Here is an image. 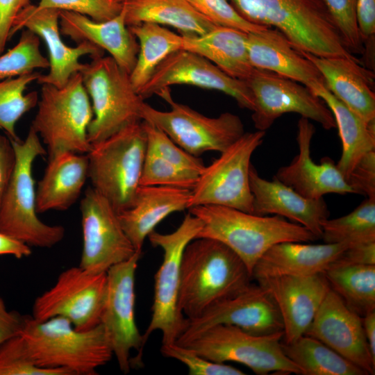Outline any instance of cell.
Returning a JSON list of instances; mask_svg holds the SVG:
<instances>
[{
	"mask_svg": "<svg viewBox=\"0 0 375 375\" xmlns=\"http://www.w3.org/2000/svg\"><path fill=\"white\" fill-rule=\"evenodd\" d=\"M251 278L246 265L229 247L215 240L195 238L185 248L181 261L179 310L187 319L198 317L245 288Z\"/></svg>",
	"mask_w": 375,
	"mask_h": 375,
	"instance_id": "1",
	"label": "cell"
},
{
	"mask_svg": "<svg viewBox=\"0 0 375 375\" xmlns=\"http://www.w3.org/2000/svg\"><path fill=\"white\" fill-rule=\"evenodd\" d=\"M247 21L276 28L299 52L358 60L347 48L323 0H229Z\"/></svg>",
	"mask_w": 375,
	"mask_h": 375,
	"instance_id": "2",
	"label": "cell"
},
{
	"mask_svg": "<svg viewBox=\"0 0 375 375\" xmlns=\"http://www.w3.org/2000/svg\"><path fill=\"white\" fill-rule=\"evenodd\" d=\"M20 335L35 365L70 375L97 374L113 356L101 324L82 331L63 317L40 321L26 316Z\"/></svg>",
	"mask_w": 375,
	"mask_h": 375,
	"instance_id": "3",
	"label": "cell"
},
{
	"mask_svg": "<svg viewBox=\"0 0 375 375\" xmlns=\"http://www.w3.org/2000/svg\"><path fill=\"white\" fill-rule=\"evenodd\" d=\"M188 210L202 222L196 238L223 243L241 258L251 274L257 261L274 244L317 240L303 226L278 215H258L216 205L197 206Z\"/></svg>",
	"mask_w": 375,
	"mask_h": 375,
	"instance_id": "4",
	"label": "cell"
},
{
	"mask_svg": "<svg viewBox=\"0 0 375 375\" xmlns=\"http://www.w3.org/2000/svg\"><path fill=\"white\" fill-rule=\"evenodd\" d=\"M10 141L16 163L0 206V232L31 247L51 248L64 238L65 229L38 217L33 165L38 157L47 156L46 149L31 126L24 140Z\"/></svg>",
	"mask_w": 375,
	"mask_h": 375,
	"instance_id": "5",
	"label": "cell"
},
{
	"mask_svg": "<svg viewBox=\"0 0 375 375\" xmlns=\"http://www.w3.org/2000/svg\"><path fill=\"white\" fill-rule=\"evenodd\" d=\"M31 127L46 146L48 158L62 152L88 153V128L94 113L80 72L62 87L42 84Z\"/></svg>",
	"mask_w": 375,
	"mask_h": 375,
	"instance_id": "6",
	"label": "cell"
},
{
	"mask_svg": "<svg viewBox=\"0 0 375 375\" xmlns=\"http://www.w3.org/2000/svg\"><path fill=\"white\" fill-rule=\"evenodd\" d=\"M146 153L147 136L141 121L92 144L87 153L92 187L117 213L135 201Z\"/></svg>",
	"mask_w": 375,
	"mask_h": 375,
	"instance_id": "7",
	"label": "cell"
},
{
	"mask_svg": "<svg viewBox=\"0 0 375 375\" xmlns=\"http://www.w3.org/2000/svg\"><path fill=\"white\" fill-rule=\"evenodd\" d=\"M80 73L94 113L88 128L92 144L142 121L144 99L111 56L92 58Z\"/></svg>",
	"mask_w": 375,
	"mask_h": 375,
	"instance_id": "8",
	"label": "cell"
},
{
	"mask_svg": "<svg viewBox=\"0 0 375 375\" xmlns=\"http://www.w3.org/2000/svg\"><path fill=\"white\" fill-rule=\"evenodd\" d=\"M201 227V221L189 212L174 231L164 234L153 231L147 237L153 247L162 249L163 259L154 276L152 315L142 335L144 343L156 331L162 333V344L175 343L185 327L187 318L178 305L181 261L185 248Z\"/></svg>",
	"mask_w": 375,
	"mask_h": 375,
	"instance_id": "9",
	"label": "cell"
},
{
	"mask_svg": "<svg viewBox=\"0 0 375 375\" xmlns=\"http://www.w3.org/2000/svg\"><path fill=\"white\" fill-rule=\"evenodd\" d=\"M158 96L170 106V110H158L144 102L142 121L149 122L166 133L176 144L189 153L199 157L206 151H225L244 133L240 117L224 112L216 117H207L190 106L176 102L169 88Z\"/></svg>",
	"mask_w": 375,
	"mask_h": 375,
	"instance_id": "10",
	"label": "cell"
},
{
	"mask_svg": "<svg viewBox=\"0 0 375 375\" xmlns=\"http://www.w3.org/2000/svg\"><path fill=\"white\" fill-rule=\"evenodd\" d=\"M283 332L253 335L235 326L217 324L181 345L213 362L241 363L258 375L270 372L301 375L283 351Z\"/></svg>",
	"mask_w": 375,
	"mask_h": 375,
	"instance_id": "11",
	"label": "cell"
},
{
	"mask_svg": "<svg viewBox=\"0 0 375 375\" xmlns=\"http://www.w3.org/2000/svg\"><path fill=\"white\" fill-rule=\"evenodd\" d=\"M265 131L245 132L238 140L206 166L192 189L189 208L216 205L253 213L249 185L251 158ZM188 208V209H189Z\"/></svg>",
	"mask_w": 375,
	"mask_h": 375,
	"instance_id": "12",
	"label": "cell"
},
{
	"mask_svg": "<svg viewBox=\"0 0 375 375\" xmlns=\"http://www.w3.org/2000/svg\"><path fill=\"white\" fill-rule=\"evenodd\" d=\"M107 292V274H92L79 265L62 272L55 283L38 296L32 317L37 320L63 317L78 330L100 324Z\"/></svg>",
	"mask_w": 375,
	"mask_h": 375,
	"instance_id": "13",
	"label": "cell"
},
{
	"mask_svg": "<svg viewBox=\"0 0 375 375\" xmlns=\"http://www.w3.org/2000/svg\"><path fill=\"white\" fill-rule=\"evenodd\" d=\"M245 81L254 99L251 119L256 130L265 131L276 119L288 112L317 122L326 130L336 128L334 117L325 102L305 85L256 68Z\"/></svg>",
	"mask_w": 375,
	"mask_h": 375,
	"instance_id": "14",
	"label": "cell"
},
{
	"mask_svg": "<svg viewBox=\"0 0 375 375\" xmlns=\"http://www.w3.org/2000/svg\"><path fill=\"white\" fill-rule=\"evenodd\" d=\"M141 253L136 252L106 272L107 292L100 324L124 374L131 367V351H138L140 358L145 344L135 319V278Z\"/></svg>",
	"mask_w": 375,
	"mask_h": 375,
	"instance_id": "15",
	"label": "cell"
},
{
	"mask_svg": "<svg viewBox=\"0 0 375 375\" xmlns=\"http://www.w3.org/2000/svg\"><path fill=\"white\" fill-rule=\"evenodd\" d=\"M80 211L83 248L78 265L81 268L92 274L106 273L137 252L121 226L117 212L92 187L85 190Z\"/></svg>",
	"mask_w": 375,
	"mask_h": 375,
	"instance_id": "16",
	"label": "cell"
},
{
	"mask_svg": "<svg viewBox=\"0 0 375 375\" xmlns=\"http://www.w3.org/2000/svg\"><path fill=\"white\" fill-rule=\"evenodd\" d=\"M217 324L235 326L258 335L283 332L278 307L269 290L259 283H251L237 294L216 303L198 317L187 319L185 327L176 342L181 344Z\"/></svg>",
	"mask_w": 375,
	"mask_h": 375,
	"instance_id": "17",
	"label": "cell"
},
{
	"mask_svg": "<svg viewBox=\"0 0 375 375\" xmlns=\"http://www.w3.org/2000/svg\"><path fill=\"white\" fill-rule=\"evenodd\" d=\"M190 85L222 92L242 108L253 111L254 99L245 81L233 78L195 53L180 49L169 55L139 92L144 100L174 85Z\"/></svg>",
	"mask_w": 375,
	"mask_h": 375,
	"instance_id": "18",
	"label": "cell"
},
{
	"mask_svg": "<svg viewBox=\"0 0 375 375\" xmlns=\"http://www.w3.org/2000/svg\"><path fill=\"white\" fill-rule=\"evenodd\" d=\"M60 10L40 8L29 3L16 17L10 33V39L18 31L28 29L45 43L49 53V72L40 74L37 82L62 87L75 73L81 72L85 64L79 60L84 56L92 58L103 56L104 51L89 42L69 47L62 40L60 31Z\"/></svg>",
	"mask_w": 375,
	"mask_h": 375,
	"instance_id": "19",
	"label": "cell"
},
{
	"mask_svg": "<svg viewBox=\"0 0 375 375\" xmlns=\"http://www.w3.org/2000/svg\"><path fill=\"white\" fill-rule=\"evenodd\" d=\"M305 335L319 340L368 374H374L375 358L365 335L362 317L331 289Z\"/></svg>",
	"mask_w": 375,
	"mask_h": 375,
	"instance_id": "20",
	"label": "cell"
},
{
	"mask_svg": "<svg viewBox=\"0 0 375 375\" xmlns=\"http://www.w3.org/2000/svg\"><path fill=\"white\" fill-rule=\"evenodd\" d=\"M274 300L283 323V342L305 335L331 290L324 273L310 276H280L260 279Z\"/></svg>",
	"mask_w": 375,
	"mask_h": 375,
	"instance_id": "21",
	"label": "cell"
},
{
	"mask_svg": "<svg viewBox=\"0 0 375 375\" xmlns=\"http://www.w3.org/2000/svg\"><path fill=\"white\" fill-rule=\"evenodd\" d=\"M297 128L299 153L289 165L281 167L273 178L310 199H321L327 194H354L333 160L326 156L319 164L312 160L310 147L315 128L310 120L301 117Z\"/></svg>",
	"mask_w": 375,
	"mask_h": 375,
	"instance_id": "22",
	"label": "cell"
},
{
	"mask_svg": "<svg viewBox=\"0 0 375 375\" xmlns=\"http://www.w3.org/2000/svg\"><path fill=\"white\" fill-rule=\"evenodd\" d=\"M249 185L253 196V214L278 215L300 224L321 238L322 224L329 217L328 206L323 198L307 199L290 187L273 178L260 177L251 164Z\"/></svg>",
	"mask_w": 375,
	"mask_h": 375,
	"instance_id": "23",
	"label": "cell"
},
{
	"mask_svg": "<svg viewBox=\"0 0 375 375\" xmlns=\"http://www.w3.org/2000/svg\"><path fill=\"white\" fill-rule=\"evenodd\" d=\"M60 31L77 44L89 42L108 51L117 64L129 74L138 57L139 44L121 12L111 19L97 22L88 16L60 10Z\"/></svg>",
	"mask_w": 375,
	"mask_h": 375,
	"instance_id": "24",
	"label": "cell"
},
{
	"mask_svg": "<svg viewBox=\"0 0 375 375\" xmlns=\"http://www.w3.org/2000/svg\"><path fill=\"white\" fill-rule=\"evenodd\" d=\"M322 74L327 89L368 123H375L374 74L360 61L344 57H319L300 52Z\"/></svg>",
	"mask_w": 375,
	"mask_h": 375,
	"instance_id": "25",
	"label": "cell"
},
{
	"mask_svg": "<svg viewBox=\"0 0 375 375\" xmlns=\"http://www.w3.org/2000/svg\"><path fill=\"white\" fill-rule=\"evenodd\" d=\"M349 246L282 242L269 248L254 265L256 281L280 276H310L324 273Z\"/></svg>",
	"mask_w": 375,
	"mask_h": 375,
	"instance_id": "26",
	"label": "cell"
},
{
	"mask_svg": "<svg viewBox=\"0 0 375 375\" xmlns=\"http://www.w3.org/2000/svg\"><path fill=\"white\" fill-rule=\"evenodd\" d=\"M247 47L250 62L256 69L272 72L309 89L325 83L315 65L276 28L267 27L247 33Z\"/></svg>",
	"mask_w": 375,
	"mask_h": 375,
	"instance_id": "27",
	"label": "cell"
},
{
	"mask_svg": "<svg viewBox=\"0 0 375 375\" xmlns=\"http://www.w3.org/2000/svg\"><path fill=\"white\" fill-rule=\"evenodd\" d=\"M192 190L140 185L133 205L118 212L121 226L137 252L146 238L170 214L189 208Z\"/></svg>",
	"mask_w": 375,
	"mask_h": 375,
	"instance_id": "28",
	"label": "cell"
},
{
	"mask_svg": "<svg viewBox=\"0 0 375 375\" xmlns=\"http://www.w3.org/2000/svg\"><path fill=\"white\" fill-rule=\"evenodd\" d=\"M88 178L87 153L65 151L48 158L35 188L38 213L69 209L79 198Z\"/></svg>",
	"mask_w": 375,
	"mask_h": 375,
	"instance_id": "29",
	"label": "cell"
},
{
	"mask_svg": "<svg viewBox=\"0 0 375 375\" xmlns=\"http://www.w3.org/2000/svg\"><path fill=\"white\" fill-rule=\"evenodd\" d=\"M183 38L182 49L203 56L233 78L247 81L255 69L249 60L245 32L217 26L203 35Z\"/></svg>",
	"mask_w": 375,
	"mask_h": 375,
	"instance_id": "30",
	"label": "cell"
},
{
	"mask_svg": "<svg viewBox=\"0 0 375 375\" xmlns=\"http://www.w3.org/2000/svg\"><path fill=\"white\" fill-rule=\"evenodd\" d=\"M310 90L331 111L342 142V155L336 164L345 179L367 153L375 151V123H368L337 99L325 83Z\"/></svg>",
	"mask_w": 375,
	"mask_h": 375,
	"instance_id": "31",
	"label": "cell"
},
{
	"mask_svg": "<svg viewBox=\"0 0 375 375\" xmlns=\"http://www.w3.org/2000/svg\"><path fill=\"white\" fill-rule=\"evenodd\" d=\"M128 26L154 23L177 28L183 35H203L217 26L198 12L187 0H124Z\"/></svg>",
	"mask_w": 375,
	"mask_h": 375,
	"instance_id": "32",
	"label": "cell"
},
{
	"mask_svg": "<svg viewBox=\"0 0 375 375\" xmlns=\"http://www.w3.org/2000/svg\"><path fill=\"white\" fill-rule=\"evenodd\" d=\"M128 28L139 44L136 62L129 74L139 94L158 66L172 53L183 49V38L154 23H142Z\"/></svg>",
	"mask_w": 375,
	"mask_h": 375,
	"instance_id": "33",
	"label": "cell"
},
{
	"mask_svg": "<svg viewBox=\"0 0 375 375\" xmlns=\"http://www.w3.org/2000/svg\"><path fill=\"white\" fill-rule=\"evenodd\" d=\"M281 345L301 375H368L319 340L307 335Z\"/></svg>",
	"mask_w": 375,
	"mask_h": 375,
	"instance_id": "34",
	"label": "cell"
},
{
	"mask_svg": "<svg viewBox=\"0 0 375 375\" xmlns=\"http://www.w3.org/2000/svg\"><path fill=\"white\" fill-rule=\"evenodd\" d=\"M324 273L331 289L360 317L375 310V265H332Z\"/></svg>",
	"mask_w": 375,
	"mask_h": 375,
	"instance_id": "35",
	"label": "cell"
},
{
	"mask_svg": "<svg viewBox=\"0 0 375 375\" xmlns=\"http://www.w3.org/2000/svg\"><path fill=\"white\" fill-rule=\"evenodd\" d=\"M324 243L349 247L375 242V197H367L350 213L322 224Z\"/></svg>",
	"mask_w": 375,
	"mask_h": 375,
	"instance_id": "36",
	"label": "cell"
},
{
	"mask_svg": "<svg viewBox=\"0 0 375 375\" xmlns=\"http://www.w3.org/2000/svg\"><path fill=\"white\" fill-rule=\"evenodd\" d=\"M40 76L39 72H33L0 81V129L10 140H21L16 133V124L38 104L39 97L36 91L24 92L28 85Z\"/></svg>",
	"mask_w": 375,
	"mask_h": 375,
	"instance_id": "37",
	"label": "cell"
},
{
	"mask_svg": "<svg viewBox=\"0 0 375 375\" xmlns=\"http://www.w3.org/2000/svg\"><path fill=\"white\" fill-rule=\"evenodd\" d=\"M22 31L18 42L0 54V81L49 67L48 58L40 51V38L28 29Z\"/></svg>",
	"mask_w": 375,
	"mask_h": 375,
	"instance_id": "38",
	"label": "cell"
},
{
	"mask_svg": "<svg viewBox=\"0 0 375 375\" xmlns=\"http://www.w3.org/2000/svg\"><path fill=\"white\" fill-rule=\"evenodd\" d=\"M147 136V151L198 176L205 168L199 157L194 156L176 144L166 133L156 126L142 121Z\"/></svg>",
	"mask_w": 375,
	"mask_h": 375,
	"instance_id": "39",
	"label": "cell"
},
{
	"mask_svg": "<svg viewBox=\"0 0 375 375\" xmlns=\"http://www.w3.org/2000/svg\"><path fill=\"white\" fill-rule=\"evenodd\" d=\"M0 375H70L63 369L42 368L34 363L21 335L0 344Z\"/></svg>",
	"mask_w": 375,
	"mask_h": 375,
	"instance_id": "40",
	"label": "cell"
},
{
	"mask_svg": "<svg viewBox=\"0 0 375 375\" xmlns=\"http://www.w3.org/2000/svg\"><path fill=\"white\" fill-rule=\"evenodd\" d=\"M198 178V175L147 151L140 185L170 186L192 190L196 185Z\"/></svg>",
	"mask_w": 375,
	"mask_h": 375,
	"instance_id": "41",
	"label": "cell"
},
{
	"mask_svg": "<svg viewBox=\"0 0 375 375\" xmlns=\"http://www.w3.org/2000/svg\"><path fill=\"white\" fill-rule=\"evenodd\" d=\"M187 1L198 12L215 26L233 28L247 33L258 32L267 28L245 19L229 0Z\"/></svg>",
	"mask_w": 375,
	"mask_h": 375,
	"instance_id": "42",
	"label": "cell"
},
{
	"mask_svg": "<svg viewBox=\"0 0 375 375\" xmlns=\"http://www.w3.org/2000/svg\"><path fill=\"white\" fill-rule=\"evenodd\" d=\"M160 352L163 356L183 363L190 375H244L242 370L231 365L210 360L190 349L178 344H162Z\"/></svg>",
	"mask_w": 375,
	"mask_h": 375,
	"instance_id": "43",
	"label": "cell"
},
{
	"mask_svg": "<svg viewBox=\"0 0 375 375\" xmlns=\"http://www.w3.org/2000/svg\"><path fill=\"white\" fill-rule=\"evenodd\" d=\"M344 44L352 54H363L364 46L356 17L357 0H323Z\"/></svg>",
	"mask_w": 375,
	"mask_h": 375,
	"instance_id": "44",
	"label": "cell"
},
{
	"mask_svg": "<svg viewBox=\"0 0 375 375\" xmlns=\"http://www.w3.org/2000/svg\"><path fill=\"white\" fill-rule=\"evenodd\" d=\"M38 6L77 12L103 22L117 16L122 9V3L115 0H40Z\"/></svg>",
	"mask_w": 375,
	"mask_h": 375,
	"instance_id": "45",
	"label": "cell"
},
{
	"mask_svg": "<svg viewBox=\"0 0 375 375\" xmlns=\"http://www.w3.org/2000/svg\"><path fill=\"white\" fill-rule=\"evenodd\" d=\"M356 17L364 46L365 62L372 70L374 66L375 0H357Z\"/></svg>",
	"mask_w": 375,
	"mask_h": 375,
	"instance_id": "46",
	"label": "cell"
},
{
	"mask_svg": "<svg viewBox=\"0 0 375 375\" xmlns=\"http://www.w3.org/2000/svg\"><path fill=\"white\" fill-rule=\"evenodd\" d=\"M354 194L375 197V151L367 153L347 178Z\"/></svg>",
	"mask_w": 375,
	"mask_h": 375,
	"instance_id": "47",
	"label": "cell"
},
{
	"mask_svg": "<svg viewBox=\"0 0 375 375\" xmlns=\"http://www.w3.org/2000/svg\"><path fill=\"white\" fill-rule=\"evenodd\" d=\"M15 163V152L10 138L0 134V206L12 177Z\"/></svg>",
	"mask_w": 375,
	"mask_h": 375,
	"instance_id": "48",
	"label": "cell"
},
{
	"mask_svg": "<svg viewBox=\"0 0 375 375\" xmlns=\"http://www.w3.org/2000/svg\"><path fill=\"white\" fill-rule=\"evenodd\" d=\"M31 0H0V54L3 53L12 24L19 12Z\"/></svg>",
	"mask_w": 375,
	"mask_h": 375,
	"instance_id": "49",
	"label": "cell"
},
{
	"mask_svg": "<svg viewBox=\"0 0 375 375\" xmlns=\"http://www.w3.org/2000/svg\"><path fill=\"white\" fill-rule=\"evenodd\" d=\"M375 265V242L347 247L332 265Z\"/></svg>",
	"mask_w": 375,
	"mask_h": 375,
	"instance_id": "50",
	"label": "cell"
},
{
	"mask_svg": "<svg viewBox=\"0 0 375 375\" xmlns=\"http://www.w3.org/2000/svg\"><path fill=\"white\" fill-rule=\"evenodd\" d=\"M26 316L15 310H8L0 296V344L20 334Z\"/></svg>",
	"mask_w": 375,
	"mask_h": 375,
	"instance_id": "51",
	"label": "cell"
},
{
	"mask_svg": "<svg viewBox=\"0 0 375 375\" xmlns=\"http://www.w3.org/2000/svg\"><path fill=\"white\" fill-rule=\"evenodd\" d=\"M31 254V247L0 232V256L10 255L17 259H21Z\"/></svg>",
	"mask_w": 375,
	"mask_h": 375,
	"instance_id": "52",
	"label": "cell"
},
{
	"mask_svg": "<svg viewBox=\"0 0 375 375\" xmlns=\"http://www.w3.org/2000/svg\"><path fill=\"white\" fill-rule=\"evenodd\" d=\"M362 321L371 354L375 358V310L362 317Z\"/></svg>",
	"mask_w": 375,
	"mask_h": 375,
	"instance_id": "53",
	"label": "cell"
},
{
	"mask_svg": "<svg viewBox=\"0 0 375 375\" xmlns=\"http://www.w3.org/2000/svg\"><path fill=\"white\" fill-rule=\"evenodd\" d=\"M115 1H118V2H121V3H122V2L124 1V0H115Z\"/></svg>",
	"mask_w": 375,
	"mask_h": 375,
	"instance_id": "54",
	"label": "cell"
}]
</instances>
